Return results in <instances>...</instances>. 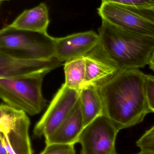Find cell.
Returning a JSON list of instances; mask_svg holds the SVG:
<instances>
[{"label": "cell", "instance_id": "cell-9", "mask_svg": "<svg viewBox=\"0 0 154 154\" xmlns=\"http://www.w3.org/2000/svg\"><path fill=\"white\" fill-rule=\"evenodd\" d=\"M99 41V35L93 30L55 38L54 58L62 63L84 57L98 45Z\"/></svg>", "mask_w": 154, "mask_h": 154}, {"label": "cell", "instance_id": "cell-21", "mask_svg": "<svg viewBox=\"0 0 154 154\" xmlns=\"http://www.w3.org/2000/svg\"><path fill=\"white\" fill-rule=\"evenodd\" d=\"M149 68L154 72V52L152 55L149 64Z\"/></svg>", "mask_w": 154, "mask_h": 154}, {"label": "cell", "instance_id": "cell-7", "mask_svg": "<svg viewBox=\"0 0 154 154\" xmlns=\"http://www.w3.org/2000/svg\"><path fill=\"white\" fill-rule=\"evenodd\" d=\"M80 91L62 84L47 110L35 125L33 134L45 138L51 135L70 114L79 100Z\"/></svg>", "mask_w": 154, "mask_h": 154}, {"label": "cell", "instance_id": "cell-10", "mask_svg": "<svg viewBox=\"0 0 154 154\" xmlns=\"http://www.w3.org/2000/svg\"><path fill=\"white\" fill-rule=\"evenodd\" d=\"M55 58L49 59L15 57L0 52V79L24 76L43 72L49 73L60 66Z\"/></svg>", "mask_w": 154, "mask_h": 154}, {"label": "cell", "instance_id": "cell-22", "mask_svg": "<svg viewBox=\"0 0 154 154\" xmlns=\"http://www.w3.org/2000/svg\"><path fill=\"white\" fill-rule=\"evenodd\" d=\"M136 154H154V152H148V151H142L139 152L138 153Z\"/></svg>", "mask_w": 154, "mask_h": 154}, {"label": "cell", "instance_id": "cell-19", "mask_svg": "<svg viewBox=\"0 0 154 154\" xmlns=\"http://www.w3.org/2000/svg\"><path fill=\"white\" fill-rule=\"evenodd\" d=\"M102 3L110 2L140 8L154 9V0H101Z\"/></svg>", "mask_w": 154, "mask_h": 154}, {"label": "cell", "instance_id": "cell-14", "mask_svg": "<svg viewBox=\"0 0 154 154\" xmlns=\"http://www.w3.org/2000/svg\"><path fill=\"white\" fill-rule=\"evenodd\" d=\"M79 100L85 128L103 115V102L98 88L95 85H86L80 90Z\"/></svg>", "mask_w": 154, "mask_h": 154}, {"label": "cell", "instance_id": "cell-6", "mask_svg": "<svg viewBox=\"0 0 154 154\" xmlns=\"http://www.w3.org/2000/svg\"><path fill=\"white\" fill-rule=\"evenodd\" d=\"M27 114L5 104L0 106V139L9 154H33Z\"/></svg>", "mask_w": 154, "mask_h": 154}, {"label": "cell", "instance_id": "cell-8", "mask_svg": "<svg viewBox=\"0 0 154 154\" xmlns=\"http://www.w3.org/2000/svg\"><path fill=\"white\" fill-rule=\"evenodd\" d=\"M119 130L104 115L99 116L86 127L78 142L80 154H116L115 142Z\"/></svg>", "mask_w": 154, "mask_h": 154}, {"label": "cell", "instance_id": "cell-5", "mask_svg": "<svg viewBox=\"0 0 154 154\" xmlns=\"http://www.w3.org/2000/svg\"><path fill=\"white\" fill-rule=\"evenodd\" d=\"M102 20L132 32L154 38V10L115 3H102Z\"/></svg>", "mask_w": 154, "mask_h": 154}, {"label": "cell", "instance_id": "cell-11", "mask_svg": "<svg viewBox=\"0 0 154 154\" xmlns=\"http://www.w3.org/2000/svg\"><path fill=\"white\" fill-rule=\"evenodd\" d=\"M84 58L86 63V85L99 87L120 71L116 65L104 53L99 44Z\"/></svg>", "mask_w": 154, "mask_h": 154}, {"label": "cell", "instance_id": "cell-3", "mask_svg": "<svg viewBox=\"0 0 154 154\" xmlns=\"http://www.w3.org/2000/svg\"><path fill=\"white\" fill-rule=\"evenodd\" d=\"M43 72L24 76L0 79V97L5 104L30 116L40 113L46 105L42 91Z\"/></svg>", "mask_w": 154, "mask_h": 154}, {"label": "cell", "instance_id": "cell-4", "mask_svg": "<svg viewBox=\"0 0 154 154\" xmlns=\"http://www.w3.org/2000/svg\"><path fill=\"white\" fill-rule=\"evenodd\" d=\"M0 52L15 57L49 59L54 57L55 38L8 25L0 31Z\"/></svg>", "mask_w": 154, "mask_h": 154}, {"label": "cell", "instance_id": "cell-2", "mask_svg": "<svg viewBox=\"0 0 154 154\" xmlns=\"http://www.w3.org/2000/svg\"><path fill=\"white\" fill-rule=\"evenodd\" d=\"M99 45L120 70L148 65L154 52V38L132 32L102 20Z\"/></svg>", "mask_w": 154, "mask_h": 154}, {"label": "cell", "instance_id": "cell-24", "mask_svg": "<svg viewBox=\"0 0 154 154\" xmlns=\"http://www.w3.org/2000/svg\"></svg>", "mask_w": 154, "mask_h": 154}, {"label": "cell", "instance_id": "cell-12", "mask_svg": "<svg viewBox=\"0 0 154 154\" xmlns=\"http://www.w3.org/2000/svg\"><path fill=\"white\" fill-rule=\"evenodd\" d=\"M84 128L81 106L79 100L75 107L60 125L51 135L45 138V143L46 145H75L78 142Z\"/></svg>", "mask_w": 154, "mask_h": 154}, {"label": "cell", "instance_id": "cell-15", "mask_svg": "<svg viewBox=\"0 0 154 154\" xmlns=\"http://www.w3.org/2000/svg\"><path fill=\"white\" fill-rule=\"evenodd\" d=\"M65 84L69 88L80 91L86 85V63L84 57L65 62Z\"/></svg>", "mask_w": 154, "mask_h": 154}, {"label": "cell", "instance_id": "cell-18", "mask_svg": "<svg viewBox=\"0 0 154 154\" xmlns=\"http://www.w3.org/2000/svg\"><path fill=\"white\" fill-rule=\"evenodd\" d=\"M145 93L150 112L154 113V76L152 75L146 76Z\"/></svg>", "mask_w": 154, "mask_h": 154}, {"label": "cell", "instance_id": "cell-25", "mask_svg": "<svg viewBox=\"0 0 154 154\" xmlns=\"http://www.w3.org/2000/svg\"></svg>", "mask_w": 154, "mask_h": 154}, {"label": "cell", "instance_id": "cell-13", "mask_svg": "<svg viewBox=\"0 0 154 154\" xmlns=\"http://www.w3.org/2000/svg\"><path fill=\"white\" fill-rule=\"evenodd\" d=\"M49 22L48 7L46 4L41 3L32 9L24 11L9 25L18 29L48 34Z\"/></svg>", "mask_w": 154, "mask_h": 154}, {"label": "cell", "instance_id": "cell-23", "mask_svg": "<svg viewBox=\"0 0 154 154\" xmlns=\"http://www.w3.org/2000/svg\"><path fill=\"white\" fill-rule=\"evenodd\" d=\"M10 1V0H0V1H1V2H5V1Z\"/></svg>", "mask_w": 154, "mask_h": 154}, {"label": "cell", "instance_id": "cell-1", "mask_svg": "<svg viewBox=\"0 0 154 154\" xmlns=\"http://www.w3.org/2000/svg\"><path fill=\"white\" fill-rule=\"evenodd\" d=\"M146 76L139 69L120 70L98 87L103 115L119 131L141 123L151 113L145 93Z\"/></svg>", "mask_w": 154, "mask_h": 154}, {"label": "cell", "instance_id": "cell-17", "mask_svg": "<svg viewBox=\"0 0 154 154\" xmlns=\"http://www.w3.org/2000/svg\"><path fill=\"white\" fill-rule=\"evenodd\" d=\"M136 144L141 151L154 152V126L146 131Z\"/></svg>", "mask_w": 154, "mask_h": 154}, {"label": "cell", "instance_id": "cell-16", "mask_svg": "<svg viewBox=\"0 0 154 154\" xmlns=\"http://www.w3.org/2000/svg\"><path fill=\"white\" fill-rule=\"evenodd\" d=\"M40 154H76L74 145L52 144L46 145Z\"/></svg>", "mask_w": 154, "mask_h": 154}, {"label": "cell", "instance_id": "cell-20", "mask_svg": "<svg viewBox=\"0 0 154 154\" xmlns=\"http://www.w3.org/2000/svg\"><path fill=\"white\" fill-rule=\"evenodd\" d=\"M0 154H9L6 147L2 142H1L0 146Z\"/></svg>", "mask_w": 154, "mask_h": 154}]
</instances>
